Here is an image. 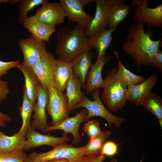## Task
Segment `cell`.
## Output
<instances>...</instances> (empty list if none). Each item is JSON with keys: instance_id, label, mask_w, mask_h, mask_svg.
Returning a JSON list of instances; mask_svg holds the SVG:
<instances>
[{"instance_id": "20", "label": "cell", "mask_w": 162, "mask_h": 162, "mask_svg": "<svg viewBox=\"0 0 162 162\" xmlns=\"http://www.w3.org/2000/svg\"><path fill=\"white\" fill-rule=\"evenodd\" d=\"M131 10L130 5L124 0H112L108 14V27L115 28L129 15Z\"/></svg>"}, {"instance_id": "28", "label": "cell", "mask_w": 162, "mask_h": 162, "mask_svg": "<svg viewBox=\"0 0 162 162\" xmlns=\"http://www.w3.org/2000/svg\"><path fill=\"white\" fill-rule=\"evenodd\" d=\"M114 53L116 57L118 63L117 74L127 87L140 83L145 80L142 76L136 75L126 68L122 62L117 51H114Z\"/></svg>"}, {"instance_id": "7", "label": "cell", "mask_w": 162, "mask_h": 162, "mask_svg": "<svg viewBox=\"0 0 162 162\" xmlns=\"http://www.w3.org/2000/svg\"><path fill=\"white\" fill-rule=\"evenodd\" d=\"M48 90L49 99L47 112L51 117V124L53 125L68 117L69 112L65 94L55 88H51Z\"/></svg>"}, {"instance_id": "33", "label": "cell", "mask_w": 162, "mask_h": 162, "mask_svg": "<svg viewBox=\"0 0 162 162\" xmlns=\"http://www.w3.org/2000/svg\"><path fill=\"white\" fill-rule=\"evenodd\" d=\"M118 145L115 142L108 140L104 142L101 154L104 156L112 157L118 154Z\"/></svg>"}, {"instance_id": "38", "label": "cell", "mask_w": 162, "mask_h": 162, "mask_svg": "<svg viewBox=\"0 0 162 162\" xmlns=\"http://www.w3.org/2000/svg\"><path fill=\"white\" fill-rule=\"evenodd\" d=\"M11 120V118L9 116L0 112V127H5L8 123Z\"/></svg>"}, {"instance_id": "29", "label": "cell", "mask_w": 162, "mask_h": 162, "mask_svg": "<svg viewBox=\"0 0 162 162\" xmlns=\"http://www.w3.org/2000/svg\"><path fill=\"white\" fill-rule=\"evenodd\" d=\"M140 105L143 106L162 121V99L157 94L151 92L142 100Z\"/></svg>"}, {"instance_id": "21", "label": "cell", "mask_w": 162, "mask_h": 162, "mask_svg": "<svg viewBox=\"0 0 162 162\" xmlns=\"http://www.w3.org/2000/svg\"><path fill=\"white\" fill-rule=\"evenodd\" d=\"M82 85L80 80L73 72L65 89L69 112L73 111L75 106L82 101L85 94L82 91Z\"/></svg>"}, {"instance_id": "24", "label": "cell", "mask_w": 162, "mask_h": 162, "mask_svg": "<svg viewBox=\"0 0 162 162\" xmlns=\"http://www.w3.org/2000/svg\"><path fill=\"white\" fill-rule=\"evenodd\" d=\"M22 72L25 78L23 85L26 95L33 104L37 100V85L39 81L32 69L22 62L20 63L17 68Z\"/></svg>"}, {"instance_id": "16", "label": "cell", "mask_w": 162, "mask_h": 162, "mask_svg": "<svg viewBox=\"0 0 162 162\" xmlns=\"http://www.w3.org/2000/svg\"><path fill=\"white\" fill-rule=\"evenodd\" d=\"M112 0H95L96 10L94 17L86 28L90 37L98 31L108 27V14Z\"/></svg>"}, {"instance_id": "5", "label": "cell", "mask_w": 162, "mask_h": 162, "mask_svg": "<svg viewBox=\"0 0 162 162\" xmlns=\"http://www.w3.org/2000/svg\"><path fill=\"white\" fill-rule=\"evenodd\" d=\"M85 146L75 147L66 142L53 147L44 153L34 152L29 157L34 162H46L50 160L65 159L69 162L76 160L85 155Z\"/></svg>"}, {"instance_id": "17", "label": "cell", "mask_w": 162, "mask_h": 162, "mask_svg": "<svg viewBox=\"0 0 162 162\" xmlns=\"http://www.w3.org/2000/svg\"><path fill=\"white\" fill-rule=\"evenodd\" d=\"M158 79L157 75L154 74L139 84L127 87V100L136 106L140 105L142 100L157 84Z\"/></svg>"}, {"instance_id": "34", "label": "cell", "mask_w": 162, "mask_h": 162, "mask_svg": "<svg viewBox=\"0 0 162 162\" xmlns=\"http://www.w3.org/2000/svg\"><path fill=\"white\" fill-rule=\"evenodd\" d=\"M20 63L17 60L5 62L0 60V79L3 75L8 74V71L14 68H17Z\"/></svg>"}, {"instance_id": "31", "label": "cell", "mask_w": 162, "mask_h": 162, "mask_svg": "<svg viewBox=\"0 0 162 162\" xmlns=\"http://www.w3.org/2000/svg\"><path fill=\"white\" fill-rule=\"evenodd\" d=\"M28 158L23 151L0 153V162H24Z\"/></svg>"}, {"instance_id": "26", "label": "cell", "mask_w": 162, "mask_h": 162, "mask_svg": "<svg viewBox=\"0 0 162 162\" xmlns=\"http://www.w3.org/2000/svg\"><path fill=\"white\" fill-rule=\"evenodd\" d=\"M23 90L22 103L20 109L22 124L20 129L17 133L26 136L28 130L31 125V116L33 111L34 104L27 97L23 86Z\"/></svg>"}, {"instance_id": "37", "label": "cell", "mask_w": 162, "mask_h": 162, "mask_svg": "<svg viewBox=\"0 0 162 162\" xmlns=\"http://www.w3.org/2000/svg\"><path fill=\"white\" fill-rule=\"evenodd\" d=\"M10 92L8 82L0 79V103L7 98Z\"/></svg>"}, {"instance_id": "8", "label": "cell", "mask_w": 162, "mask_h": 162, "mask_svg": "<svg viewBox=\"0 0 162 162\" xmlns=\"http://www.w3.org/2000/svg\"><path fill=\"white\" fill-rule=\"evenodd\" d=\"M56 63V59L52 54L47 51L32 68L42 86L45 89L55 88L54 73Z\"/></svg>"}, {"instance_id": "18", "label": "cell", "mask_w": 162, "mask_h": 162, "mask_svg": "<svg viewBox=\"0 0 162 162\" xmlns=\"http://www.w3.org/2000/svg\"><path fill=\"white\" fill-rule=\"evenodd\" d=\"M22 24L32 35L44 42H48L50 36L56 31V28L44 24L34 15L28 17Z\"/></svg>"}, {"instance_id": "32", "label": "cell", "mask_w": 162, "mask_h": 162, "mask_svg": "<svg viewBox=\"0 0 162 162\" xmlns=\"http://www.w3.org/2000/svg\"><path fill=\"white\" fill-rule=\"evenodd\" d=\"M82 129L89 138L98 136L102 132L99 122L94 119L88 121Z\"/></svg>"}, {"instance_id": "10", "label": "cell", "mask_w": 162, "mask_h": 162, "mask_svg": "<svg viewBox=\"0 0 162 162\" xmlns=\"http://www.w3.org/2000/svg\"><path fill=\"white\" fill-rule=\"evenodd\" d=\"M48 99V90L44 89L39 82L37 87V101L34 105V113L30 126L33 128L38 129L44 133H46L48 126L46 113Z\"/></svg>"}, {"instance_id": "43", "label": "cell", "mask_w": 162, "mask_h": 162, "mask_svg": "<svg viewBox=\"0 0 162 162\" xmlns=\"http://www.w3.org/2000/svg\"><path fill=\"white\" fill-rule=\"evenodd\" d=\"M24 162H34L28 156V159Z\"/></svg>"}, {"instance_id": "2", "label": "cell", "mask_w": 162, "mask_h": 162, "mask_svg": "<svg viewBox=\"0 0 162 162\" xmlns=\"http://www.w3.org/2000/svg\"><path fill=\"white\" fill-rule=\"evenodd\" d=\"M86 28L77 25L74 28H59L56 34L55 52L58 58L70 62L92 48Z\"/></svg>"}, {"instance_id": "35", "label": "cell", "mask_w": 162, "mask_h": 162, "mask_svg": "<svg viewBox=\"0 0 162 162\" xmlns=\"http://www.w3.org/2000/svg\"><path fill=\"white\" fill-rule=\"evenodd\" d=\"M150 66L158 71H162V51L159 49L153 57Z\"/></svg>"}, {"instance_id": "27", "label": "cell", "mask_w": 162, "mask_h": 162, "mask_svg": "<svg viewBox=\"0 0 162 162\" xmlns=\"http://www.w3.org/2000/svg\"><path fill=\"white\" fill-rule=\"evenodd\" d=\"M111 132L105 129L98 136L90 138L85 146V155L98 156L101 154L103 144L106 140L110 138Z\"/></svg>"}, {"instance_id": "4", "label": "cell", "mask_w": 162, "mask_h": 162, "mask_svg": "<svg viewBox=\"0 0 162 162\" xmlns=\"http://www.w3.org/2000/svg\"><path fill=\"white\" fill-rule=\"evenodd\" d=\"M100 88H98L91 93V96L94 99L93 101L88 99L85 95L82 101L75 106L74 110L81 107L87 110V113L86 116L85 122H87L93 117L99 116L106 120L110 127L112 128L113 124L116 127L119 128L126 120V118L116 116L109 112L102 101L100 96Z\"/></svg>"}, {"instance_id": "19", "label": "cell", "mask_w": 162, "mask_h": 162, "mask_svg": "<svg viewBox=\"0 0 162 162\" xmlns=\"http://www.w3.org/2000/svg\"><path fill=\"white\" fill-rule=\"evenodd\" d=\"M94 52L90 50L85 51L70 62L74 74L80 80L82 88L85 89L86 79L95 56Z\"/></svg>"}, {"instance_id": "15", "label": "cell", "mask_w": 162, "mask_h": 162, "mask_svg": "<svg viewBox=\"0 0 162 162\" xmlns=\"http://www.w3.org/2000/svg\"><path fill=\"white\" fill-rule=\"evenodd\" d=\"M111 59L110 56L105 55L97 58L95 62L92 64L85 80V89L86 94L91 93L96 88H104L105 81L102 77V70L104 65Z\"/></svg>"}, {"instance_id": "41", "label": "cell", "mask_w": 162, "mask_h": 162, "mask_svg": "<svg viewBox=\"0 0 162 162\" xmlns=\"http://www.w3.org/2000/svg\"><path fill=\"white\" fill-rule=\"evenodd\" d=\"M144 158V157H143L142 159L140 160V161L139 162H142ZM111 162H118V161L117 159L116 158H113L111 160Z\"/></svg>"}, {"instance_id": "42", "label": "cell", "mask_w": 162, "mask_h": 162, "mask_svg": "<svg viewBox=\"0 0 162 162\" xmlns=\"http://www.w3.org/2000/svg\"><path fill=\"white\" fill-rule=\"evenodd\" d=\"M10 0H0V4L8 2H10Z\"/></svg>"}, {"instance_id": "13", "label": "cell", "mask_w": 162, "mask_h": 162, "mask_svg": "<svg viewBox=\"0 0 162 162\" xmlns=\"http://www.w3.org/2000/svg\"><path fill=\"white\" fill-rule=\"evenodd\" d=\"M59 3L69 21L76 22L77 25L86 28L92 20V15L84 10L80 0H60Z\"/></svg>"}, {"instance_id": "25", "label": "cell", "mask_w": 162, "mask_h": 162, "mask_svg": "<svg viewBox=\"0 0 162 162\" xmlns=\"http://www.w3.org/2000/svg\"><path fill=\"white\" fill-rule=\"evenodd\" d=\"M25 137L17 132L12 136H8L0 130V153L23 151Z\"/></svg>"}, {"instance_id": "1", "label": "cell", "mask_w": 162, "mask_h": 162, "mask_svg": "<svg viewBox=\"0 0 162 162\" xmlns=\"http://www.w3.org/2000/svg\"><path fill=\"white\" fill-rule=\"evenodd\" d=\"M144 24L134 22L129 28L122 50L130 55L137 67L150 66L152 58L159 49L161 40L151 39L152 30L144 31Z\"/></svg>"}, {"instance_id": "22", "label": "cell", "mask_w": 162, "mask_h": 162, "mask_svg": "<svg viewBox=\"0 0 162 162\" xmlns=\"http://www.w3.org/2000/svg\"><path fill=\"white\" fill-rule=\"evenodd\" d=\"M73 73V69L70 62L58 58L54 73L55 87L63 93L70 78Z\"/></svg>"}, {"instance_id": "9", "label": "cell", "mask_w": 162, "mask_h": 162, "mask_svg": "<svg viewBox=\"0 0 162 162\" xmlns=\"http://www.w3.org/2000/svg\"><path fill=\"white\" fill-rule=\"evenodd\" d=\"M18 45L23 56L22 63L31 69L47 52L45 42L32 35L20 39Z\"/></svg>"}, {"instance_id": "14", "label": "cell", "mask_w": 162, "mask_h": 162, "mask_svg": "<svg viewBox=\"0 0 162 162\" xmlns=\"http://www.w3.org/2000/svg\"><path fill=\"white\" fill-rule=\"evenodd\" d=\"M26 136V139L23 151L43 145L54 147L71 140L68 136L56 137L50 135L41 134L36 131L31 126L28 130Z\"/></svg>"}, {"instance_id": "39", "label": "cell", "mask_w": 162, "mask_h": 162, "mask_svg": "<svg viewBox=\"0 0 162 162\" xmlns=\"http://www.w3.org/2000/svg\"><path fill=\"white\" fill-rule=\"evenodd\" d=\"M81 2L84 7L85 5H87L92 2H94V0H80Z\"/></svg>"}, {"instance_id": "12", "label": "cell", "mask_w": 162, "mask_h": 162, "mask_svg": "<svg viewBox=\"0 0 162 162\" xmlns=\"http://www.w3.org/2000/svg\"><path fill=\"white\" fill-rule=\"evenodd\" d=\"M87 111L83 109L75 116L68 117L61 122L53 125H48L46 132L51 130H60L63 131V136H67L69 133L71 134L73 137L72 143L77 145L81 142V138L79 133V128L82 123L85 122L86 116Z\"/></svg>"}, {"instance_id": "30", "label": "cell", "mask_w": 162, "mask_h": 162, "mask_svg": "<svg viewBox=\"0 0 162 162\" xmlns=\"http://www.w3.org/2000/svg\"><path fill=\"white\" fill-rule=\"evenodd\" d=\"M46 0H20L19 4V15L18 21L23 23L28 18L27 14L29 11L35 7L42 4Z\"/></svg>"}, {"instance_id": "36", "label": "cell", "mask_w": 162, "mask_h": 162, "mask_svg": "<svg viewBox=\"0 0 162 162\" xmlns=\"http://www.w3.org/2000/svg\"><path fill=\"white\" fill-rule=\"evenodd\" d=\"M106 159V157L103 155H84L76 160L70 162H102Z\"/></svg>"}, {"instance_id": "11", "label": "cell", "mask_w": 162, "mask_h": 162, "mask_svg": "<svg viewBox=\"0 0 162 162\" xmlns=\"http://www.w3.org/2000/svg\"><path fill=\"white\" fill-rule=\"evenodd\" d=\"M41 5L34 15L41 22L53 28L64 22L65 13L59 2H50L46 0Z\"/></svg>"}, {"instance_id": "40", "label": "cell", "mask_w": 162, "mask_h": 162, "mask_svg": "<svg viewBox=\"0 0 162 162\" xmlns=\"http://www.w3.org/2000/svg\"><path fill=\"white\" fill-rule=\"evenodd\" d=\"M46 162H69L67 159H61L50 160Z\"/></svg>"}, {"instance_id": "3", "label": "cell", "mask_w": 162, "mask_h": 162, "mask_svg": "<svg viewBox=\"0 0 162 162\" xmlns=\"http://www.w3.org/2000/svg\"><path fill=\"white\" fill-rule=\"evenodd\" d=\"M117 68L107 71L101 98L109 110L117 111L124 106L127 100V86L121 80Z\"/></svg>"}, {"instance_id": "23", "label": "cell", "mask_w": 162, "mask_h": 162, "mask_svg": "<svg viewBox=\"0 0 162 162\" xmlns=\"http://www.w3.org/2000/svg\"><path fill=\"white\" fill-rule=\"evenodd\" d=\"M115 28H105L101 29L94 34L89 38L91 48H94L97 58L106 55V52L112 40V35Z\"/></svg>"}, {"instance_id": "6", "label": "cell", "mask_w": 162, "mask_h": 162, "mask_svg": "<svg viewBox=\"0 0 162 162\" xmlns=\"http://www.w3.org/2000/svg\"><path fill=\"white\" fill-rule=\"evenodd\" d=\"M147 0H134L130 5L136 6L133 19L134 22L146 24L148 30L162 28V4L151 8L147 6Z\"/></svg>"}]
</instances>
